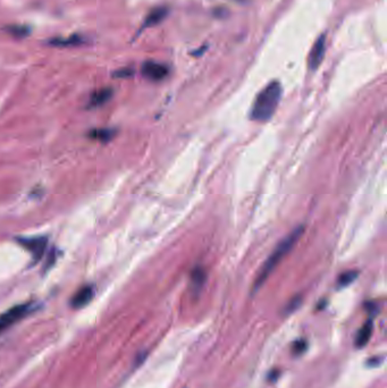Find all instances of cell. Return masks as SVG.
I'll use <instances>...</instances> for the list:
<instances>
[{
  "label": "cell",
  "instance_id": "5",
  "mask_svg": "<svg viewBox=\"0 0 387 388\" xmlns=\"http://www.w3.org/2000/svg\"><path fill=\"white\" fill-rule=\"evenodd\" d=\"M18 243L30 251L34 259H40L47 249L48 241L46 237H28L18 238Z\"/></svg>",
  "mask_w": 387,
  "mask_h": 388
},
{
  "label": "cell",
  "instance_id": "13",
  "mask_svg": "<svg viewBox=\"0 0 387 388\" xmlns=\"http://www.w3.org/2000/svg\"><path fill=\"white\" fill-rule=\"evenodd\" d=\"M5 30L12 37L17 39L26 38L30 34V27L26 25H8Z\"/></svg>",
  "mask_w": 387,
  "mask_h": 388
},
{
  "label": "cell",
  "instance_id": "2",
  "mask_svg": "<svg viewBox=\"0 0 387 388\" xmlns=\"http://www.w3.org/2000/svg\"><path fill=\"white\" fill-rule=\"evenodd\" d=\"M303 226H299V227L293 229V232L288 234V236L284 238L281 243L277 245V248L274 250L273 253L269 255L267 261L263 263V266L259 273L258 277L254 282V286L253 289L257 291V289L260 288L262 286V284L267 281V278L271 276V274L274 272V269L277 267V264L282 261L283 258L291 251L292 248L294 247L299 238L301 237V235L303 234Z\"/></svg>",
  "mask_w": 387,
  "mask_h": 388
},
{
  "label": "cell",
  "instance_id": "7",
  "mask_svg": "<svg viewBox=\"0 0 387 388\" xmlns=\"http://www.w3.org/2000/svg\"><path fill=\"white\" fill-rule=\"evenodd\" d=\"M93 294H95V292H93V287L90 286V285L81 287L74 295H73L71 300V306L74 309H81L87 306L93 299Z\"/></svg>",
  "mask_w": 387,
  "mask_h": 388
},
{
  "label": "cell",
  "instance_id": "16",
  "mask_svg": "<svg viewBox=\"0 0 387 388\" xmlns=\"http://www.w3.org/2000/svg\"><path fill=\"white\" fill-rule=\"evenodd\" d=\"M301 304V297L300 296H296L292 300V301L287 304L286 308H285V313L288 314V313H292L294 310H296V309L299 308V306Z\"/></svg>",
  "mask_w": 387,
  "mask_h": 388
},
{
  "label": "cell",
  "instance_id": "9",
  "mask_svg": "<svg viewBox=\"0 0 387 388\" xmlns=\"http://www.w3.org/2000/svg\"><path fill=\"white\" fill-rule=\"evenodd\" d=\"M372 329H374V323H372L371 319H369V320H367L364 323V326L360 328V331L358 332V335L355 338V346L358 348L365 347L367 344H368L369 340L371 338Z\"/></svg>",
  "mask_w": 387,
  "mask_h": 388
},
{
  "label": "cell",
  "instance_id": "14",
  "mask_svg": "<svg viewBox=\"0 0 387 388\" xmlns=\"http://www.w3.org/2000/svg\"><path fill=\"white\" fill-rule=\"evenodd\" d=\"M358 276H359V273H358L356 270H349V272L343 273L341 276H340V278H339V282H337V285H339L340 288L349 286V285H351L352 283L355 281V279L358 278Z\"/></svg>",
  "mask_w": 387,
  "mask_h": 388
},
{
  "label": "cell",
  "instance_id": "8",
  "mask_svg": "<svg viewBox=\"0 0 387 388\" xmlns=\"http://www.w3.org/2000/svg\"><path fill=\"white\" fill-rule=\"evenodd\" d=\"M49 46L59 47V48H68V47H80L86 43V40L83 37L74 34L68 38H53L48 41Z\"/></svg>",
  "mask_w": 387,
  "mask_h": 388
},
{
  "label": "cell",
  "instance_id": "15",
  "mask_svg": "<svg viewBox=\"0 0 387 388\" xmlns=\"http://www.w3.org/2000/svg\"><path fill=\"white\" fill-rule=\"evenodd\" d=\"M205 281V273L201 268H195L194 272L192 273V284L194 287V291H199L202 287Z\"/></svg>",
  "mask_w": 387,
  "mask_h": 388
},
{
  "label": "cell",
  "instance_id": "4",
  "mask_svg": "<svg viewBox=\"0 0 387 388\" xmlns=\"http://www.w3.org/2000/svg\"><path fill=\"white\" fill-rule=\"evenodd\" d=\"M169 70L166 65L156 62H145L142 65V74L150 81L158 82L168 75Z\"/></svg>",
  "mask_w": 387,
  "mask_h": 388
},
{
  "label": "cell",
  "instance_id": "18",
  "mask_svg": "<svg viewBox=\"0 0 387 388\" xmlns=\"http://www.w3.org/2000/svg\"><path fill=\"white\" fill-rule=\"evenodd\" d=\"M132 74H133V70L131 68H123V70L116 71L114 73L115 77H130Z\"/></svg>",
  "mask_w": 387,
  "mask_h": 388
},
{
  "label": "cell",
  "instance_id": "17",
  "mask_svg": "<svg viewBox=\"0 0 387 388\" xmlns=\"http://www.w3.org/2000/svg\"><path fill=\"white\" fill-rule=\"evenodd\" d=\"M307 350V343L305 341H297L293 345V353L295 354H301Z\"/></svg>",
  "mask_w": 387,
  "mask_h": 388
},
{
  "label": "cell",
  "instance_id": "11",
  "mask_svg": "<svg viewBox=\"0 0 387 388\" xmlns=\"http://www.w3.org/2000/svg\"><path fill=\"white\" fill-rule=\"evenodd\" d=\"M167 14H168L167 8H165V7L156 8L148 14V16H146L143 25L142 26H143V28L155 26V25H157V24H159L161 21H164L165 17L167 16Z\"/></svg>",
  "mask_w": 387,
  "mask_h": 388
},
{
  "label": "cell",
  "instance_id": "6",
  "mask_svg": "<svg viewBox=\"0 0 387 388\" xmlns=\"http://www.w3.org/2000/svg\"><path fill=\"white\" fill-rule=\"evenodd\" d=\"M326 50V37L324 34L317 39V41L313 45L310 56H309V67L312 71H316L318 67L320 66V64L324 59Z\"/></svg>",
  "mask_w": 387,
  "mask_h": 388
},
{
  "label": "cell",
  "instance_id": "3",
  "mask_svg": "<svg viewBox=\"0 0 387 388\" xmlns=\"http://www.w3.org/2000/svg\"><path fill=\"white\" fill-rule=\"evenodd\" d=\"M34 309L36 307L32 303H24L13 307L6 312L0 314V334L7 331L8 328H11L18 321H21L22 319L28 316Z\"/></svg>",
  "mask_w": 387,
  "mask_h": 388
},
{
  "label": "cell",
  "instance_id": "12",
  "mask_svg": "<svg viewBox=\"0 0 387 388\" xmlns=\"http://www.w3.org/2000/svg\"><path fill=\"white\" fill-rule=\"evenodd\" d=\"M114 134H115L114 130L101 129V130H92L89 135L92 140L101 141V142H108L112 139Z\"/></svg>",
  "mask_w": 387,
  "mask_h": 388
},
{
  "label": "cell",
  "instance_id": "10",
  "mask_svg": "<svg viewBox=\"0 0 387 388\" xmlns=\"http://www.w3.org/2000/svg\"><path fill=\"white\" fill-rule=\"evenodd\" d=\"M112 96V90L110 87H104V89H100L96 92H93L90 100H89V106L95 108V107H99L105 105L107 101H108Z\"/></svg>",
  "mask_w": 387,
  "mask_h": 388
},
{
  "label": "cell",
  "instance_id": "1",
  "mask_svg": "<svg viewBox=\"0 0 387 388\" xmlns=\"http://www.w3.org/2000/svg\"><path fill=\"white\" fill-rule=\"evenodd\" d=\"M282 85L277 81L271 82L257 96L251 109L252 121L267 122L271 120L278 107L282 98Z\"/></svg>",
  "mask_w": 387,
  "mask_h": 388
}]
</instances>
